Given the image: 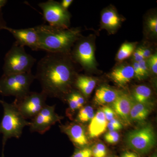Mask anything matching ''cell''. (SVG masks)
I'll use <instances>...</instances> for the list:
<instances>
[{
	"label": "cell",
	"mask_w": 157,
	"mask_h": 157,
	"mask_svg": "<svg viewBox=\"0 0 157 157\" xmlns=\"http://www.w3.org/2000/svg\"><path fill=\"white\" fill-rule=\"evenodd\" d=\"M69 53H48L37 64L36 79L47 97H61L71 91L75 73Z\"/></svg>",
	"instance_id": "obj_1"
},
{
	"label": "cell",
	"mask_w": 157,
	"mask_h": 157,
	"mask_svg": "<svg viewBox=\"0 0 157 157\" xmlns=\"http://www.w3.org/2000/svg\"><path fill=\"white\" fill-rule=\"evenodd\" d=\"M39 48L48 53H69L80 36L79 29H63L47 25L35 27Z\"/></svg>",
	"instance_id": "obj_2"
},
{
	"label": "cell",
	"mask_w": 157,
	"mask_h": 157,
	"mask_svg": "<svg viewBox=\"0 0 157 157\" xmlns=\"http://www.w3.org/2000/svg\"><path fill=\"white\" fill-rule=\"evenodd\" d=\"M0 103L4 109L3 118L0 123V134L3 135L2 157H4V148L7 140L11 137L19 138L24 128L29 126L30 122L23 117L14 102L9 104L0 100Z\"/></svg>",
	"instance_id": "obj_3"
},
{
	"label": "cell",
	"mask_w": 157,
	"mask_h": 157,
	"mask_svg": "<svg viewBox=\"0 0 157 157\" xmlns=\"http://www.w3.org/2000/svg\"><path fill=\"white\" fill-rule=\"evenodd\" d=\"M36 61V59L26 52L24 47L14 42L4 58L3 74L31 72Z\"/></svg>",
	"instance_id": "obj_4"
},
{
	"label": "cell",
	"mask_w": 157,
	"mask_h": 157,
	"mask_svg": "<svg viewBox=\"0 0 157 157\" xmlns=\"http://www.w3.org/2000/svg\"><path fill=\"white\" fill-rule=\"evenodd\" d=\"M35 79V76L32 72L11 75L3 74L0 78V94L20 99L29 92L30 87Z\"/></svg>",
	"instance_id": "obj_5"
},
{
	"label": "cell",
	"mask_w": 157,
	"mask_h": 157,
	"mask_svg": "<svg viewBox=\"0 0 157 157\" xmlns=\"http://www.w3.org/2000/svg\"><path fill=\"white\" fill-rule=\"evenodd\" d=\"M126 140L128 146L139 155L149 152L156 142L154 130L150 125L129 132Z\"/></svg>",
	"instance_id": "obj_6"
},
{
	"label": "cell",
	"mask_w": 157,
	"mask_h": 157,
	"mask_svg": "<svg viewBox=\"0 0 157 157\" xmlns=\"http://www.w3.org/2000/svg\"><path fill=\"white\" fill-rule=\"evenodd\" d=\"M43 12V17L48 25L56 27L68 29L70 25L71 15L64 9L60 3L54 0L39 3L38 5Z\"/></svg>",
	"instance_id": "obj_7"
},
{
	"label": "cell",
	"mask_w": 157,
	"mask_h": 157,
	"mask_svg": "<svg viewBox=\"0 0 157 157\" xmlns=\"http://www.w3.org/2000/svg\"><path fill=\"white\" fill-rule=\"evenodd\" d=\"M47 96L43 93L30 92L20 99H15L14 103L25 119L33 118L46 104Z\"/></svg>",
	"instance_id": "obj_8"
},
{
	"label": "cell",
	"mask_w": 157,
	"mask_h": 157,
	"mask_svg": "<svg viewBox=\"0 0 157 157\" xmlns=\"http://www.w3.org/2000/svg\"><path fill=\"white\" fill-rule=\"evenodd\" d=\"M62 119L63 117L55 112V105L49 106L46 104L30 121V131L31 132H38L43 135Z\"/></svg>",
	"instance_id": "obj_9"
},
{
	"label": "cell",
	"mask_w": 157,
	"mask_h": 157,
	"mask_svg": "<svg viewBox=\"0 0 157 157\" xmlns=\"http://www.w3.org/2000/svg\"><path fill=\"white\" fill-rule=\"evenodd\" d=\"M73 56L77 63L87 69L96 67L94 48L92 42L87 40H80L73 49Z\"/></svg>",
	"instance_id": "obj_10"
},
{
	"label": "cell",
	"mask_w": 157,
	"mask_h": 157,
	"mask_svg": "<svg viewBox=\"0 0 157 157\" xmlns=\"http://www.w3.org/2000/svg\"><path fill=\"white\" fill-rule=\"evenodd\" d=\"M5 30L9 31L16 39L15 42L24 47L28 46L32 50H39V38L35 28L14 29L8 26Z\"/></svg>",
	"instance_id": "obj_11"
},
{
	"label": "cell",
	"mask_w": 157,
	"mask_h": 157,
	"mask_svg": "<svg viewBox=\"0 0 157 157\" xmlns=\"http://www.w3.org/2000/svg\"><path fill=\"white\" fill-rule=\"evenodd\" d=\"M62 132L67 135L77 148L86 147L88 140L84 127L78 122L72 123L60 126Z\"/></svg>",
	"instance_id": "obj_12"
},
{
	"label": "cell",
	"mask_w": 157,
	"mask_h": 157,
	"mask_svg": "<svg viewBox=\"0 0 157 157\" xmlns=\"http://www.w3.org/2000/svg\"><path fill=\"white\" fill-rule=\"evenodd\" d=\"M133 101V99L128 94L121 93L112 104V108L116 114L127 125L130 124L131 123L130 114Z\"/></svg>",
	"instance_id": "obj_13"
},
{
	"label": "cell",
	"mask_w": 157,
	"mask_h": 157,
	"mask_svg": "<svg viewBox=\"0 0 157 157\" xmlns=\"http://www.w3.org/2000/svg\"><path fill=\"white\" fill-rule=\"evenodd\" d=\"M109 76L118 85L124 86L135 77V73L132 66L123 65L113 70Z\"/></svg>",
	"instance_id": "obj_14"
},
{
	"label": "cell",
	"mask_w": 157,
	"mask_h": 157,
	"mask_svg": "<svg viewBox=\"0 0 157 157\" xmlns=\"http://www.w3.org/2000/svg\"><path fill=\"white\" fill-rule=\"evenodd\" d=\"M108 121L106 119L104 112L101 109L98 110L92 119L88 127L89 136L91 138H95L101 136L107 128Z\"/></svg>",
	"instance_id": "obj_15"
},
{
	"label": "cell",
	"mask_w": 157,
	"mask_h": 157,
	"mask_svg": "<svg viewBox=\"0 0 157 157\" xmlns=\"http://www.w3.org/2000/svg\"><path fill=\"white\" fill-rule=\"evenodd\" d=\"M121 93L114 89L103 86L96 91L94 101L98 105L112 104Z\"/></svg>",
	"instance_id": "obj_16"
},
{
	"label": "cell",
	"mask_w": 157,
	"mask_h": 157,
	"mask_svg": "<svg viewBox=\"0 0 157 157\" xmlns=\"http://www.w3.org/2000/svg\"><path fill=\"white\" fill-rule=\"evenodd\" d=\"M101 21L104 29L109 32H113L120 26L122 19L114 9H109L102 12Z\"/></svg>",
	"instance_id": "obj_17"
},
{
	"label": "cell",
	"mask_w": 157,
	"mask_h": 157,
	"mask_svg": "<svg viewBox=\"0 0 157 157\" xmlns=\"http://www.w3.org/2000/svg\"><path fill=\"white\" fill-rule=\"evenodd\" d=\"M65 97L66 100L69 104L67 114L70 117H72L75 111L79 110L83 107L85 103L84 98L81 94L75 91H70Z\"/></svg>",
	"instance_id": "obj_18"
},
{
	"label": "cell",
	"mask_w": 157,
	"mask_h": 157,
	"mask_svg": "<svg viewBox=\"0 0 157 157\" xmlns=\"http://www.w3.org/2000/svg\"><path fill=\"white\" fill-rule=\"evenodd\" d=\"M97 82L92 77L84 76H77L75 78L74 85L84 96H89L94 88Z\"/></svg>",
	"instance_id": "obj_19"
},
{
	"label": "cell",
	"mask_w": 157,
	"mask_h": 157,
	"mask_svg": "<svg viewBox=\"0 0 157 157\" xmlns=\"http://www.w3.org/2000/svg\"><path fill=\"white\" fill-rule=\"evenodd\" d=\"M150 111L149 104L137 103L134 101L130 112V120L143 121L146 119Z\"/></svg>",
	"instance_id": "obj_20"
},
{
	"label": "cell",
	"mask_w": 157,
	"mask_h": 157,
	"mask_svg": "<svg viewBox=\"0 0 157 157\" xmlns=\"http://www.w3.org/2000/svg\"><path fill=\"white\" fill-rule=\"evenodd\" d=\"M151 95V91L149 87L145 85L138 86L133 91V100L137 103L149 104Z\"/></svg>",
	"instance_id": "obj_21"
},
{
	"label": "cell",
	"mask_w": 157,
	"mask_h": 157,
	"mask_svg": "<svg viewBox=\"0 0 157 157\" xmlns=\"http://www.w3.org/2000/svg\"><path fill=\"white\" fill-rule=\"evenodd\" d=\"M135 44L131 42L124 43L119 49L117 59L119 61H122L130 57L135 51Z\"/></svg>",
	"instance_id": "obj_22"
},
{
	"label": "cell",
	"mask_w": 157,
	"mask_h": 157,
	"mask_svg": "<svg viewBox=\"0 0 157 157\" xmlns=\"http://www.w3.org/2000/svg\"><path fill=\"white\" fill-rule=\"evenodd\" d=\"M94 109L90 106L82 107L78 110L76 117V122L84 123L91 121L94 116Z\"/></svg>",
	"instance_id": "obj_23"
},
{
	"label": "cell",
	"mask_w": 157,
	"mask_h": 157,
	"mask_svg": "<svg viewBox=\"0 0 157 157\" xmlns=\"http://www.w3.org/2000/svg\"><path fill=\"white\" fill-rule=\"evenodd\" d=\"M92 157H106L107 155L106 147L103 144L99 143L91 148Z\"/></svg>",
	"instance_id": "obj_24"
},
{
	"label": "cell",
	"mask_w": 157,
	"mask_h": 157,
	"mask_svg": "<svg viewBox=\"0 0 157 157\" xmlns=\"http://www.w3.org/2000/svg\"><path fill=\"white\" fill-rule=\"evenodd\" d=\"M70 157H92L91 149L88 147L77 148Z\"/></svg>",
	"instance_id": "obj_25"
},
{
	"label": "cell",
	"mask_w": 157,
	"mask_h": 157,
	"mask_svg": "<svg viewBox=\"0 0 157 157\" xmlns=\"http://www.w3.org/2000/svg\"><path fill=\"white\" fill-rule=\"evenodd\" d=\"M120 136L116 131H109L104 135V139L107 143L114 144L119 140Z\"/></svg>",
	"instance_id": "obj_26"
},
{
	"label": "cell",
	"mask_w": 157,
	"mask_h": 157,
	"mask_svg": "<svg viewBox=\"0 0 157 157\" xmlns=\"http://www.w3.org/2000/svg\"><path fill=\"white\" fill-rule=\"evenodd\" d=\"M149 29L155 35L157 33V18L155 16L149 18L147 22Z\"/></svg>",
	"instance_id": "obj_27"
},
{
	"label": "cell",
	"mask_w": 157,
	"mask_h": 157,
	"mask_svg": "<svg viewBox=\"0 0 157 157\" xmlns=\"http://www.w3.org/2000/svg\"><path fill=\"white\" fill-rule=\"evenodd\" d=\"M149 66L152 71L153 73L155 75L157 73V53L151 55L148 60Z\"/></svg>",
	"instance_id": "obj_28"
},
{
	"label": "cell",
	"mask_w": 157,
	"mask_h": 157,
	"mask_svg": "<svg viewBox=\"0 0 157 157\" xmlns=\"http://www.w3.org/2000/svg\"><path fill=\"white\" fill-rule=\"evenodd\" d=\"M101 110L104 112V115L107 121H110L115 117V113L111 107L108 106H104Z\"/></svg>",
	"instance_id": "obj_29"
},
{
	"label": "cell",
	"mask_w": 157,
	"mask_h": 157,
	"mask_svg": "<svg viewBox=\"0 0 157 157\" xmlns=\"http://www.w3.org/2000/svg\"><path fill=\"white\" fill-rule=\"evenodd\" d=\"M137 63L143 78L147 76L148 74V69L146 60L145 59L142 60Z\"/></svg>",
	"instance_id": "obj_30"
},
{
	"label": "cell",
	"mask_w": 157,
	"mask_h": 157,
	"mask_svg": "<svg viewBox=\"0 0 157 157\" xmlns=\"http://www.w3.org/2000/svg\"><path fill=\"white\" fill-rule=\"evenodd\" d=\"M132 66L135 73V76L139 80L142 79L143 77L141 74L140 68L138 66V63L137 62H134Z\"/></svg>",
	"instance_id": "obj_31"
},
{
	"label": "cell",
	"mask_w": 157,
	"mask_h": 157,
	"mask_svg": "<svg viewBox=\"0 0 157 157\" xmlns=\"http://www.w3.org/2000/svg\"><path fill=\"white\" fill-rule=\"evenodd\" d=\"M133 59H134L135 62L138 63V62H140V61L144 59L143 56L141 54V52H140L138 48L133 52Z\"/></svg>",
	"instance_id": "obj_32"
},
{
	"label": "cell",
	"mask_w": 157,
	"mask_h": 157,
	"mask_svg": "<svg viewBox=\"0 0 157 157\" xmlns=\"http://www.w3.org/2000/svg\"><path fill=\"white\" fill-rule=\"evenodd\" d=\"M120 157H139V156L135 152L125 151L122 153Z\"/></svg>",
	"instance_id": "obj_33"
},
{
	"label": "cell",
	"mask_w": 157,
	"mask_h": 157,
	"mask_svg": "<svg viewBox=\"0 0 157 157\" xmlns=\"http://www.w3.org/2000/svg\"><path fill=\"white\" fill-rule=\"evenodd\" d=\"M138 49L140 50L144 59H145L149 58L151 56V52L149 49L144 48H139Z\"/></svg>",
	"instance_id": "obj_34"
},
{
	"label": "cell",
	"mask_w": 157,
	"mask_h": 157,
	"mask_svg": "<svg viewBox=\"0 0 157 157\" xmlns=\"http://www.w3.org/2000/svg\"><path fill=\"white\" fill-rule=\"evenodd\" d=\"M7 27V24H6V21L3 17L2 9H0V30L3 29L5 30Z\"/></svg>",
	"instance_id": "obj_35"
},
{
	"label": "cell",
	"mask_w": 157,
	"mask_h": 157,
	"mask_svg": "<svg viewBox=\"0 0 157 157\" xmlns=\"http://www.w3.org/2000/svg\"><path fill=\"white\" fill-rule=\"evenodd\" d=\"M73 2V0H63L60 4L64 9L68 10V8L70 7V5L72 4Z\"/></svg>",
	"instance_id": "obj_36"
},
{
	"label": "cell",
	"mask_w": 157,
	"mask_h": 157,
	"mask_svg": "<svg viewBox=\"0 0 157 157\" xmlns=\"http://www.w3.org/2000/svg\"><path fill=\"white\" fill-rule=\"evenodd\" d=\"M109 123H110L119 129V130H120L122 128V125L121 124L120 122L119 121L117 120V119L115 118H113L111 120L109 121Z\"/></svg>",
	"instance_id": "obj_37"
},
{
	"label": "cell",
	"mask_w": 157,
	"mask_h": 157,
	"mask_svg": "<svg viewBox=\"0 0 157 157\" xmlns=\"http://www.w3.org/2000/svg\"><path fill=\"white\" fill-rule=\"evenodd\" d=\"M8 2L7 0H0V9H2L3 7L6 6Z\"/></svg>",
	"instance_id": "obj_38"
},
{
	"label": "cell",
	"mask_w": 157,
	"mask_h": 157,
	"mask_svg": "<svg viewBox=\"0 0 157 157\" xmlns=\"http://www.w3.org/2000/svg\"><path fill=\"white\" fill-rule=\"evenodd\" d=\"M106 157H118L114 155H107V156H106Z\"/></svg>",
	"instance_id": "obj_39"
},
{
	"label": "cell",
	"mask_w": 157,
	"mask_h": 157,
	"mask_svg": "<svg viewBox=\"0 0 157 157\" xmlns=\"http://www.w3.org/2000/svg\"><path fill=\"white\" fill-rule=\"evenodd\" d=\"M150 157H157V153H155Z\"/></svg>",
	"instance_id": "obj_40"
},
{
	"label": "cell",
	"mask_w": 157,
	"mask_h": 157,
	"mask_svg": "<svg viewBox=\"0 0 157 157\" xmlns=\"http://www.w3.org/2000/svg\"><path fill=\"white\" fill-rule=\"evenodd\" d=\"M0 94H1V92H0Z\"/></svg>",
	"instance_id": "obj_41"
}]
</instances>
